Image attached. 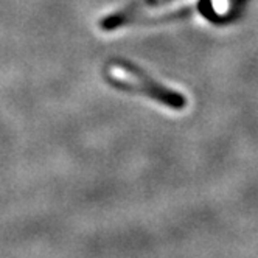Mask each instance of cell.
I'll return each mask as SVG.
<instances>
[{
    "mask_svg": "<svg viewBox=\"0 0 258 258\" xmlns=\"http://www.w3.org/2000/svg\"><path fill=\"white\" fill-rule=\"evenodd\" d=\"M106 75H107L109 83H112L114 86L123 90L145 95L162 104H167L168 107L182 109L187 103L183 95H180L179 92L159 84L156 80H153L150 75H146L143 70H140L139 67L133 64L112 62L107 67Z\"/></svg>",
    "mask_w": 258,
    "mask_h": 258,
    "instance_id": "1",
    "label": "cell"
}]
</instances>
